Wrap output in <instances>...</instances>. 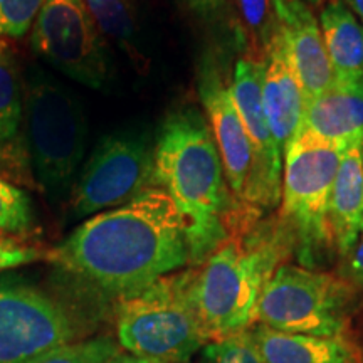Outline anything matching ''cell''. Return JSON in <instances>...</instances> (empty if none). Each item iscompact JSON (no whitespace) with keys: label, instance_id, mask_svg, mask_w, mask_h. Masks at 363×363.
I'll use <instances>...</instances> for the list:
<instances>
[{"label":"cell","instance_id":"cell-29","mask_svg":"<svg viewBox=\"0 0 363 363\" xmlns=\"http://www.w3.org/2000/svg\"><path fill=\"white\" fill-rule=\"evenodd\" d=\"M115 363H158V362H153V360H148V358H140V357H135L128 353V355H118V358L115 360Z\"/></svg>","mask_w":363,"mask_h":363},{"label":"cell","instance_id":"cell-17","mask_svg":"<svg viewBox=\"0 0 363 363\" xmlns=\"http://www.w3.org/2000/svg\"><path fill=\"white\" fill-rule=\"evenodd\" d=\"M266 363H363L362 348L347 337H313L252 326Z\"/></svg>","mask_w":363,"mask_h":363},{"label":"cell","instance_id":"cell-3","mask_svg":"<svg viewBox=\"0 0 363 363\" xmlns=\"http://www.w3.org/2000/svg\"><path fill=\"white\" fill-rule=\"evenodd\" d=\"M293 246L281 222L229 235L197 267L194 298L208 343L252 328L262 288Z\"/></svg>","mask_w":363,"mask_h":363},{"label":"cell","instance_id":"cell-32","mask_svg":"<svg viewBox=\"0 0 363 363\" xmlns=\"http://www.w3.org/2000/svg\"><path fill=\"white\" fill-rule=\"evenodd\" d=\"M362 233H363V220H362Z\"/></svg>","mask_w":363,"mask_h":363},{"label":"cell","instance_id":"cell-24","mask_svg":"<svg viewBox=\"0 0 363 363\" xmlns=\"http://www.w3.org/2000/svg\"><path fill=\"white\" fill-rule=\"evenodd\" d=\"M44 0H0V35L19 39L33 29Z\"/></svg>","mask_w":363,"mask_h":363},{"label":"cell","instance_id":"cell-15","mask_svg":"<svg viewBox=\"0 0 363 363\" xmlns=\"http://www.w3.org/2000/svg\"><path fill=\"white\" fill-rule=\"evenodd\" d=\"M301 128L338 145L363 136V81H335L323 93L306 99Z\"/></svg>","mask_w":363,"mask_h":363},{"label":"cell","instance_id":"cell-21","mask_svg":"<svg viewBox=\"0 0 363 363\" xmlns=\"http://www.w3.org/2000/svg\"><path fill=\"white\" fill-rule=\"evenodd\" d=\"M118 355L115 340L99 337L61 345L30 363H115Z\"/></svg>","mask_w":363,"mask_h":363},{"label":"cell","instance_id":"cell-22","mask_svg":"<svg viewBox=\"0 0 363 363\" xmlns=\"http://www.w3.org/2000/svg\"><path fill=\"white\" fill-rule=\"evenodd\" d=\"M33 225L29 195L0 177V235H16Z\"/></svg>","mask_w":363,"mask_h":363},{"label":"cell","instance_id":"cell-13","mask_svg":"<svg viewBox=\"0 0 363 363\" xmlns=\"http://www.w3.org/2000/svg\"><path fill=\"white\" fill-rule=\"evenodd\" d=\"M272 11L276 30L301 81L306 99L318 96L337 81L320 21L305 0H272Z\"/></svg>","mask_w":363,"mask_h":363},{"label":"cell","instance_id":"cell-10","mask_svg":"<svg viewBox=\"0 0 363 363\" xmlns=\"http://www.w3.org/2000/svg\"><path fill=\"white\" fill-rule=\"evenodd\" d=\"M76 325L59 303L26 286L0 284V363H30L74 342Z\"/></svg>","mask_w":363,"mask_h":363},{"label":"cell","instance_id":"cell-14","mask_svg":"<svg viewBox=\"0 0 363 363\" xmlns=\"http://www.w3.org/2000/svg\"><path fill=\"white\" fill-rule=\"evenodd\" d=\"M262 103L276 147L284 153L286 147L301 128L306 96L278 30L266 49Z\"/></svg>","mask_w":363,"mask_h":363},{"label":"cell","instance_id":"cell-16","mask_svg":"<svg viewBox=\"0 0 363 363\" xmlns=\"http://www.w3.org/2000/svg\"><path fill=\"white\" fill-rule=\"evenodd\" d=\"M330 230L335 251L343 256L362 233L363 220V136L345 148L330 197Z\"/></svg>","mask_w":363,"mask_h":363},{"label":"cell","instance_id":"cell-5","mask_svg":"<svg viewBox=\"0 0 363 363\" xmlns=\"http://www.w3.org/2000/svg\"><path fill=\"white\" fill-rule=\"evenodd\" d=\"M347 145L331 143L299 128L284 150L283 224L291 234L301 264L316 262L335 249L330 230V197Z\"/></svg>","mask_w":363,"mask_h":363},{"label":"cell","instance_id":"cell-7","mask_svg":"<svg viewBox=\"0 0 363 363\" xmlns=\"http://www.w3.org/2000/svg\"><path fill=\"white\" fill-rule=\"evenodd\" d=\"M355 289L338 274L281 264L262 288L256 321L313 337H347Z\"/></svg>","mask_w":363,"mask_h":363},{"label":"cell","instance_id":"cell-1","mask_svg":"<svg viewBox=\"0 0 363 363\" xmlns=\"http://www.w3.org/2000/svg\"><path fill=\"white\" fill-rule=\"evenodd\" d=\"M187 220L174 199L150 187L89 217L52 259L103 291L128 296L190 262Z\"/></svg>","mask_w":363,"mask_h":363},{"label":"cell","instance_id":"cell-31","mask_svg":"<svg viewBox=\"0 0 363 363\" xmlns=\"http://www.w3.org/2000/svg\"><path fill=\"white\" fill-rule=\"evenodd\" d=\"M308 6H321V4L326 2V0H305Z\"/></svg>","mask_w":363,"mask_h":363},{"label":"cell","instance_id":"cell-20","mask_svg":"<svg viewBox=\"0 0 363 363\" xmlns=\"http://www.w3.org/2000/svg\"><path fill=\"white\" fill-rule=\"evenodd\" d=\"M103 35L131 51L135 40V19L130 0H83Z\"/></svg>","mask_w":363,"mask_h":363},{"label":"cell","instance_id":"cell-25","mask_svg":"<svg viewBox=\"0 0 363 363\" xmlns=\"http://www.w3.org/2000/svg\"><path fill=\"white\" fill-rule=\"evenodd\" d=\"M238 4L252 38L266 51L271 39L276 34V17L274 11H272V0H238Z\"/></svg>","mask_w":363,"mask_h":363},{"label":"cell","instance_id":"cell-27","mask_svg":"<svg viewBox=\"0 0 363 363\" xmlns=\"http://www.w3.org/2000/svg\"><path fill=\"white\" fill-rule=\"evenodd\" d=\"M43 257L39 249L21 246V244L12 242V240L0 239V271L12 269V267L30 264Z\"/></svg>","mask_w":363,"mask_h":363},{"label":"cell","instance_id":"cell-6","mask_svg":"<svg viewBox=\"0 0 363 363\" xmlns=\"http://www.w3.org/2000/svg\"><path fill=\"white\" fill-rule=\"evenodd\" d=\"M22 121L39 187L51 199L69 195L88 142L83 104L59 81L34 74L24 93Z\"/></svg>","mask_w":363,"mask_h":363},{"label":"cell","instance_id":"cell-26","mask_svg":"<svg viewBox=\"0 0 363 363\" xmlns=\"http://www.w3.org/2000/svg\"><path fill=\"white\" fill-rule=\"evenodd\" d=\"M338 276L353 289H363V233H360L353 246L342 256Z\"/></svg>","mask_w":363,"mask_h":363},{"label":"cell","instance_id":"cell-11","mask_svg":"<svg viewBox=\"0 0 363 363\" xmlns=\"http://www.w3.org/2000/svg\"><path fill=\"white\" fill-rule=\"evenodd\" d=\"M264 61L242 57L235 62L230 93L254 152V174L246 195L247 211L257 216L264 207H274L281 199L283 153L276 147L262 103Z\"/></svg>","mask_w":363,"mask_h":363},{"label":"cell","instance_id":"cell-23","mask_svg":"<svg viewBox=\"0 0 363 363\" xmlns=\"http://www.w3.org/2000/svg\"><path fill=\"white\" fill-rule=\"evenodd\" d=\"M206 357L208 363H266L252 328L206 345Z\"/></svg>","mask_w":363,"mask_h":363},{"label":"cell","instance_id":"cell-4","mask_svg":"<svg viewBox=\"0 0 363 363\" xmlns=\"http://www.w3.org/2000/svg\"><path fill=\"white\" fill-rule=\"evenodd\" d=\"M197 267L172 272L118 299L116 335L126 352L158 363H187L208 345L194 298Z\"/></svg>","mask_w":363,"mask_h":363},{"label":"cell","instance_id":"cell-2","mask_svg":"<svg viewBox=\"0 0 363 363\" xmlns=\"http://www.w3.org/2000/svg\"><path fill=\"white\" fill-rule=\"evenodd\" d=\"M153 160V184L165 190L184 214L190 264L201 266L239 224L207 118L194 108L170 115L158 131Z\"/></svg>","mask_w":363,"mask_h":363},{"label":"cell","instance_id":"cell-8","mask_svg":"<svg viewBox=\"0 0 363 363\" xmlns=\"http://www.w3.org/2000/svg\"><path fill=\"white\" fill-rule=\"evenodd\" d=\"M30 45L76 83L103 89L110 81L106 40L83 0H44L33 24Z\"/></svg>","mask_w":363,"mask_h":363},{"label":"cell","instance_id":"cell-9","mask_svg":"<svg viewBox=\"0 0 363 363\" xmlns=\"http://www.w3.org/2000/svg\"><path fill=\"white\" fill-rule=\"evenodd\" d=\"M153 170V147L145 136H104L76 177L69 194L72 216H96L133 201L143 190L155 187Z\"/></svg>","mask_w":363,"mask_h":363},{"label":"cell","instance_id":"cell-30","mask_svg":"<svg viewBox=\"0 0 363 363\" xmlns=\"http://www.w3.org/2000/svg\"><path fill=\"white\" fill-rule=\"evenodd\" d=\"M190 2H194L195 6H202V7H206V6H212V4H214L216 0H190Z\"/></svg>","mask_w":363,"mask_h":363},{"label":"cell","instance_id":"cell-19","mask_svg":"<svg viewBox=\"0 0 363 363\" xmlns=\"http://www.w3.org/2000/svg\"><path fill=\"white\" fill-rule=\"evenodd\" d=\"M24 118V93L11 44L0 38V145L11 142Z\"/></svg>","mask_w":363,"mask_h":363},{"label":"cell","instance_id":"cell-12","mask_svg":"<svg viewBox=\"0 0 363 363\" xmlns=\"http://www.w3.org/2000/svg\"><path fill=\"white\" fill-rule=\"evenodd\" d=\"M199 94L219 148L230 194L240 202V207L247 211L244 202L254 174V152L235 108L230 84L220 78L214 66L207 65L199 78Z\"/></svg>","mask_w":363,"mask_h":363},{"label":"cell","instance_id":"cell-28","mask_svg":"<svg viewBox=\"0 0 363 363\" xmlns=\"http://www.w3.org/2000/svg\"><path fill=\"white\" fill-rule=\"evenodd\" d=\"M342 2L358 21L363 22V0H342Z\"/></svg>","mask_w":363,"mask_h":363},{"label":"cell","instance_id":"cell-18","mask_svg":"<svg viewBox=\"0 0 363 363\" xmlns=\"http://www.w3.org/2000/svg\"><path fill=\"white\" fill-rule=\"evenodd\" d=\"M335 79L340 83L363 81V24L343 6L342 0H326L320 13Z\"/></svg>","mask_w":363,"mask_h":363}]
</instances>
